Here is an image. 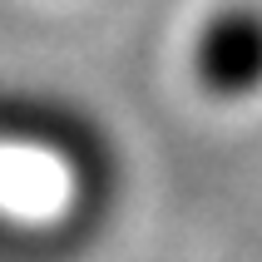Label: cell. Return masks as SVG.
Instances as JSON below:
<instances>
[{
    "mask_svg": "<svg viewBox=\"0 0 262 262\" xmlns=\"http://www.w3.org/2000/svg\"><path fill=\"white\" fill-rule=\"evenodd\" d=\"M193 79L213 99H243L262 84V10L228 5L193 40Z\"/></svg>",
    "mask_w": 262,
    "mask_h": 262,
    "instance_id": "cell-1",
    "label": "cell"
}]
</instances>
